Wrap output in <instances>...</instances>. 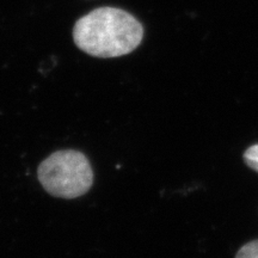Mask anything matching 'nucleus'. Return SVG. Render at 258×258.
<instances>
[{"label":"nucleus","mask_w":258,"mask_h":258,"mask_svg":"<svg viewBox=\"0 0 258 258\" xmlns=\"http://www.w3.org/2000/svg\"><path fill=\"white\" fill-rule=\"evenodd\" d=\"M144 37L137 18L115 8L96 9L77 22L74 43L96 57H117L132 53Z\"/></svg>","instance_id":"nucleus-1"},{"label":"nucleus","mask_w":258,"mask_h":258,"mask_svg":"<svg viewBox=\"0 0 258 258\" xmlns=\"http://www.w3.org/2000/svg\"><path fill=\"white\" fill-rule=\"evenodd\" d=\"M37 176L44 190L60 199L83 196L93 183V171L89 159L74 150L50 154L38 166Z\"/></svg>","instance_id":"nucleus-2"},{"label":"nucleus","mask_w":258,"mask_h":258,"mask_svg":"<svg viewBox=\"0 0 258 258\" xmlns=\"http://www.w3.org/2000/svg\"><path fill=\"white\" fill-rule=\"evenodd\" d=\"M235 258H258V239L241 246L235 254Z\"/></svg>","instance_id":"nucleus-3"},{"label":"nucleus","mask_w":258,"mask_h":258,"mask_svg":"<svg viewBox=\"0 0 258 258\" xmlns=\"http://www.w3.org/2000/svg\"><path fill=\"white\" fill-rule=\"evenodd\" d=\"M244 161L250 169H252L258 172V144L252 145L247 148L244 153Z\"/></svg>","instance_id":"nucleus-4"}]
</instances>
